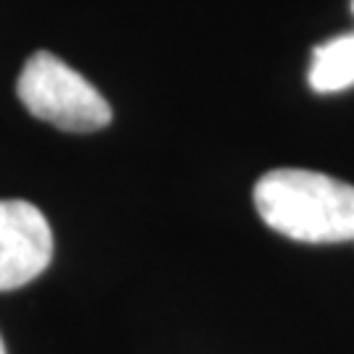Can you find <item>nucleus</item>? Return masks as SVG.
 I'll return each instance as SVG.
<instances>
[{
    "label": "nucleus",
    "mask_w": 354,
    "mask_h": 354,
    "mask_svg": "<svg viewBox=\"0 0 354 354\" xmlns=\"http://www.w3.org/2000/svg\"><path fill=\"white\" fill-rule=\"evenodd\" d=\"M0 354H6V344H3V339H0Z\"/></svg>",
    "instance_id": "nucleus-5"
},
{
    "label": "nucleus",
    "mask_w": 354,
    "mask_h": 354,
    "mask_svg": "<svg viewBox=\"0 0 354 354\" xmlns=\"http://www.w3.org/2000/svg\"><path fill=\"white\" fill-rule=\"evenodd\" d=\"M307 82L320 95L354 87V32L317 45L313 50V66H310Z\"/></svg>",
    "instance_id": "nucleus-4"
},
{
    "label": "nucleus",
    "mask_w": 354,
    "mask_h": 354,
    "mask_svg": "<svg viewBox=\"0 0 354 354\" xmlns=\"http://www.w3.org/2000/svg\"><path fill=\"white\" fill-rule=\"evenodd\" d=\"M352 11H354V0H352Z\"/></svg>",
    "instance_id": "nucleus-6"
},
{
    "label": "nucleus",
    "mask_w": 354,
    "mask_h": 354,
    "mask_svg": "<svg viewBox=\"0 0 354 354\" xmlns=\"http://www.w3.org/2000/svg\"><path fill=\"white\" fill-rule=\"evenodd\" d=\"M53 260V231L26 200H0V291L35 281Z\"/></svg>",
    "instance_id": "nucleus-3"
},
{
    "label": "nucleus",
    "mask_w": 354,
    "mask_h": 354,
    "mask_svg": "<svg viewBox=\"0 0 354 354\" xmlns=\"http://www.w3.org/2000/svg\"><path fill=\"white\" fill-rule=\"evenodd\" d=\"M19 100L29 113L53 127L89 134L111 124V105L84 76L48 50H37L16 82Z\"/></svg>",
    "instance_id": "nucleus-2"
},
{
    "label": "nucleus",
    "mask_w": 354,
    "mask_h": 354,
    "mask_svg": "<svg viewBox=\"0 0 354 354\" xmlns=\"http://www.w3.org/2000/svg\"><path fill=\"white\" fill-rule=\"evenodd\" d=\"M263 223L294 241H354V187L302 168L270 171L254 184Z\"/></svg>",
    "instance_id": "nucleus-1"
}]
</instances>
